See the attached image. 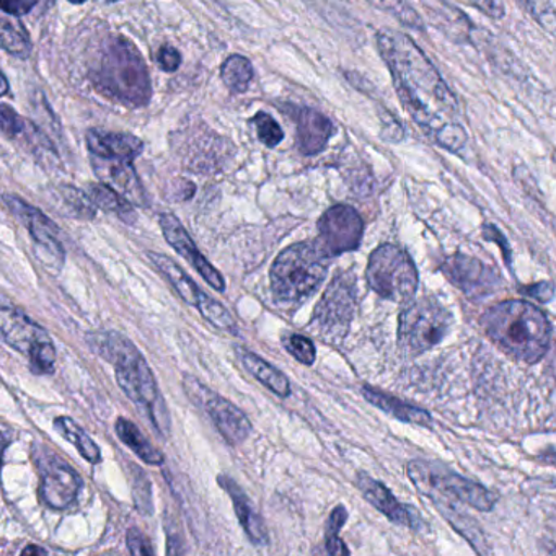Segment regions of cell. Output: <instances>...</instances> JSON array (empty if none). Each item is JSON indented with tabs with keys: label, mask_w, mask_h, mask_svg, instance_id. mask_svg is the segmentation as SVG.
<instances>
[{
	"label": "cell",
	"mask_w": 556,
	"mask_h": 556,
	"mask_svg": "<svg viewBox=\"0 0 556 556\" xmlns=\"http://www.w3.org/2000/svg\"><path fill=\"white\" fill-rule=\"evenodd\" d=\"M327 256L314 243L288 247L273 263L271 289L282 304H298L311 298L327 278Z\"/></svg>",
	"instance_id": "5b68a950"
},
{
	"label": "cell",
	"mask_w": 556,
	"mask_h": 556,
	"mask_svg": "<svg viewBox=\"0 0 556 556\" xmlns=\"http://www.w3.org/2000/svg\"><path fill=\"white\" fill-rule=\"evenodd\" d=\"M90 77L97 92L119 105L139 109L151 100L152 84L146 61L126 38L112 37L105 41Z\"/></svg>",
	"instance_id": "277c9868"
},
{
	"label": "cell",
	"mask_w": 556,
	"mask_h": 556,
	"mask_svg": "<svg viewBox=\"0 0 556 556\" xmlns=\"http://www.w3.org/2000/svg\"><path fill=\"white\" fill-rule=\"evenodd\" d=\"M292 118L298 125L299 151L304 155L320 154L333 136V123L324 113L305 106L295 109Z\"/></svg>",
	"instance_id": "44dd1931"
},
{
	"label": "cell",
	"mask_w": 556,
	"mask_h": 556,
	"mask_svg": "<svg viewBox=\"0 0 556 556\" xmlns=\"http://www.w3.org/2000/svg\"><path fill=\"white\" fill-rule=\"evenodd\" d=\"M421 4L429 22H432L445 37L457 43H473L475 47L486 43L477 38L478 27H473L467 15L455 5L448 4L447 0H421Z\"/></svg>",
	"instance_id": "d6986e66"
},
{
	"label": "cell",
	"mask_w": 556,
	"mask_h": 556,
	"mask_svg": "<svg viewBox=\"0 0 556 556\" xmlns=\"http://www.w3.org/2000/svg\"><path fill=\"white\" fill-rule=\"evenodd\" d=\"M0 45L2 50L8 51L12 56L28 60L31 54V40L27 28L24 27L17 17L12 15H2L0 21Z\"/></svg>",
	"instance_id": "4316f807"
},
{
	"label": "cell",
	"mask_w": 556,
	"mask_h": 556,
	"mask_svg": "<svg viewBox=\"0 0 556 556\" xmlns=\"http://www.w3.org/2000/svg\"><path fill=\"white\" fill-rule=\"evenodd\" d=\"M157 61L162 71H165V73H175V71H178V67L181 66V61L184 60H181L180 51L175 50L174 47H164L159 51Z\"/></svg>",
	"instance_id": "ab89813d"
},
{
	"label": "cell",
	"mask_w": 556,
	"mask_h": 556,
	"mask_svg": "<svg viewBox=\"0 0 556 556\" xmlns=\"http://www.w3.org/2000/svg\"><path fill=\"white\" fill-rule=\"evenodd\" d=\"M116 434H118L119 439H122L129 448H132L135 454L138 455L142 462H146V464H164V455H162V452L146 439V435L139 431L135 422L126 418H119L118 421H116Z\"/></svg>",
	"instance_id": "83f0119b"
},
{
	"label": "cell",
	"mask_w": 556,
	"mask_h": 556,
	"mask_svg": "<svg viewBox=\"0 0 556 556\" xmlns=\"http://www.w3.org/2000/svg\"><path fill=\"white\" fill-rule=\"evenodd\" d=\"M366 279L380 298L409 302L418 291V271L412 256L400 247L386 243L374 250L367 263Z\"/></svg>",
	"instance_id": "8992f818"
},
{
	"label": "cell",
	"mask_w": 556,
	"mask_h": 556,
	"mask_svg": "<svg viewBox=\"0 0 556 556\" xmlns=\"http://www.w3.org/2000/svg\"><path fill=\"white\" fill-rule=\"evenodd\" d=\"M184 387L194 405L206 409L216 428L229 444H242L252 431V422L239 406L207 389L193 376L184 377Z\"/></svg>",
	"instance_id": "7c38bea8"
},
{
	"label": "cell",
	"mask_w": 556,
	"mask_h": 556,
	"mask_svg": "<svg viewBox=\"0 0 556 556\" xmlns=\"http://www.w3.org/2000/svg\"><path fill=\"white\" fill-rule=\"evenodd\" d=\"M377 48L413 122L439 148L460 154L467 148L468 136L457 122V99L425 51L408 35L395 30H380Z\"/></svg>",
	"instance_id": "6da1fadb"
},
{
	"label": "cell",
	"mask_w": 556,
	"mask_h": 556,
	"mask_svg": "<svg viewBox=\"0 0 556 556\" xmlns=\"http://www.w3.org/2000/svg\"><path fill=\"white\" fill-rule=\"evenodd\" d=\"M0 333L9 346L28 356L31 372L38 376L54 372L56 348L50 334L27 317L24 311L9 304L8 299H4V304L0 308Z\"/></svg>",
	"instance_id": "52a82bcc"
},
{
	"label": "cell",
	"mask_w": 556,
	"mask_h": 556,
	"mask_svg": "<svg viewBox=\"0 0 556 556\" xmlns=\"http://www.w3.org/2000/svg\"><path fill=\"white\" fill-rule=\"evenodd\" d=\"M93 167H96L97 175L102 178L103 184L115 188L132 203L144 206V188H142L131 162L105 161V159L96 157L93 159Z\"/></svg>",
	"instance_id": "7402d4cb"
},
{
	"label": "cell",
	"mask_w": 556,
	"mask_h": 556,
	"mask_svg": "<svg viewBox=\"0 0 556 556\" xmlns=\"http://www.w3.org/2000/svg\"><path fill=\"white\" fill-rule=\"evenodd\" d=\"M87 343L93 353L115 366L116 380L136 408L148 416L162 435H168L172 421L167 405L148 361L136 344L118 331H93L87 334Z\"/></svg>",
	"instance_id": "7a4b0ae2"
},
{
	"label": "cell",
	"mask_w": 556,
	"mask_h": 556,
	"mask_svg": "<svg viewBox=\"0 0 556 556\" xmlns=\"http://www.w3.org/2000/svg\"><path fill=\"white\" fill-rule=\"evenodd\" d=\"M253 125H255L256 132H258V139L266 146V148L273 149L276 146L281 144L285 139V132H282L279 123L273 118L268 113L260 112L256 113L253 118Z\"/></svg>",
	"instance_id": "e575fe53"
},
{
	"label": "cell",
	"mask_w": 556,
	"mask_h": 556,
	"mask_svg": "<svg viewBox=\"0 0 556 556\" xmlns=\"http://www.w3.org/2000/svg\"><path fill=\"white\" fill-rule=\"evenodd\" d=\"M356 307V278L353 273H341L328 286L315 308L312 321L324 337L340 340L346 337Z\"/></svg>",
	"instance_id": "30bf717a"
},
{
	"label": "cell",
	"mask_w": 556,
	"mask_h": 556,
	"mask_svg": "<svg viewBox=\"0 0 556 556\" xmlns=\"http://www.w3.org/2000/svg\"><path fill=\"white\" fill-rule=\"evenodd\" d=\"M22 555L24 556H30V555H47V549L40 548V546H27V548L22 552Z\"/></svg>",
	"instance_id": "f6af8a7d"
},
{
	"label": "cell",
	"mask_w": 556,
	"mask_h": 556,
	"mask_svg": "<svg viewBox=\"0 0 556 556\" xmlns=\"http://www.w3.org/2000/svg\"><path fill=\"white\" fill-rule=\"evenodd\" d=\"M87 146L93 157L105 161L132 162L144 151V142L136 136L103 129H90L87 132Z\"/></svg>",
	"instance_id": "ffe728a7"
},
{
	"label": "cell",
	"mask_w": 556,
	"mask_h": 556,
	"mask_svg": "<svg viewBox=\"0 0 556 556\" xmlns=\"http://www.w3.org/2000/svg\"><path fill=\"white\" fill-rule=\"evenodd\" d=\"M89 197L97 207L105 211V213L115 214L123 223L135 224L138 219V214H136L135 207L131 206L128 198L123 197L119 191H116L110 185H89Z\"/></svg>",
	"instance_id": "484cf974"
},
{
	"label": "cell",
	"mask_w": 556,
	"mask_h": 556,
	"mask_svg": "<svg viewBox=\"0 0 556 556\" xmlns=\"http://www.w3.org/2000/svg\"><path fill=\"white\" fill-rule=\"evenodd\" d=\"M304 2L328 21H331V17H340L341 0H304Z\"/></svg>",
	"instance_id": "60d3db41"
},
{
	"label": "cell",
	"mask_w": 556,
	"mask_h": 556,
	"mask_svg": "<svg viewBox=\"0 0 556 556\" xmlns=\"http://www.w3.org/2000/svg\"><path fill=\"white\" fill-rule=\"evenodd\" d=\"M367 2L379 11L392 15L403 27L415 31L425 30V22L412 5L406 4L405 0H367Z\"/></svg>",
	"instance_id": "4dcf8cb0"
},
{
	"label": "cell",
	"mask_w": 556,
	"mask_h": 556,
	"mask_svg": "<svg viewBox=\"0 0 556 556\" xmlns=\"http://www.w3.org/2000/svg\"><path fill=\"white\" fill-rule=\"evenodd\" d=\"M452 327V315L434 298H422L402 312L399 344L409 356H419L438 346Z\"/></svg>",
	"instance_id": "ba28073f"
},
{
	"label": "cell",
	"mask_w": 556,
	"mask_h": 556,
	"mask_svg": "<svg viewBox=\"0 0 556 556\" xmlns=\"http://www.w3.org/2000/svg\"><path fill=\"white\" fill-rule=\"evenodd\" d=\"M555 361H556V356H555Z\"/></svg>",
	"instance_id": "681fc988"
},
{
	"label": "cell",
	"mask_w": 556,
	"mask_h": 556,
	"mask_svg": "<svg viewBox=\"0 0 556 556\" xmlns=\"http://www.w3.org/2000/svg\"><path fill=\"white\" fill-rule=\"evenodd\" d=\"M408 477L415 486L428 496L451 497L483 513L493 509L496 504V496L490 490L441 465L422 460L409 462Z\"/></svg>",
	"instance_id": "9c48e42d"
},
{
	"label": "cell",
	"mask_w": 556,
	"mask_h": 556,
	"mask_svg": "<svg viewBox=\"0 0 556 556\" xmlns=\"http://www.w3.org/2000/svg\"><path fill=\"white\" fill-rule=\"evenodd\" d=\"M105 2H109V4H113V2H118V0H105Z\"/></svg>",
	"instance_id": "c3c4849f"
},
{
	"label": "cell",
	"mask_w": 556,
	"mask_h": 556,
	"mask_svg": "<svg viewBox=\"0 0 556 556\" xmlns=\"http://www.w3.org/2000/svg\"><path fill=\"white\" fill-rule=\"evenodd\" d=\"M0 123H2V132L12 139L24 135L25 129H27V123L24 122V118L9 105L0 106Z\"/></svg>",
	"instance_id": "8d00e7d4"
},
{
	"label": "cell",
	"mask_w": 556,
	"mask_h": 556,
	"mask_svg": "<svg viewBox=\"0 0 556 556\" xmlns=\"http://www.w3.org/2000/svg\"><path fill=\"white\" fill-rule=\"evenodd\" d=\"M4 203L8 204L12 214H15L27 227L35 247L38 249V258L50 268H63L66 252L61 243L60 227L47 214L14 194H4Z\"/></svg>",
	"instance_id": "5bb4252c"
},
{
	"label": "cell",
	"mask_w": 556,
	"mask_h": 556,
	"mask_svg": "<svg viewBox=\"0 0 556 556\" xmlns=\"http://www.w3.org/2000/svg\"><path fill=\"white\" fill-rule=\"evenodd\" d=\"M126 542H128L129 552L135 553V555H154L151 543L139 529L129 530Z\"/></svg>",
	"instance_id": "f35d334b"
},
{
	"label": "cell",
	"mask_w": 556,
	"mask_h": 556,
	"mask_svg": "<svg viewBox=\"0 0 556 556\" xmlns=\"http://www.w3.org/2000/svg\"><path fill=\"white\" fill-rule=\"evenodd\" d=\"M148 255L151 262L154 263L155 268L174 286L178 295H180L187 304L197 307L211 325L219 328V330L229 331V333L232 334L239 331L230 312L227 311L220 302H217L216 299L204 294V292L198 288L197 282H194L174 260L161 255V253L149 252Z\"/></svg>",
	"instance_id": "8fae6325"
},
{
	"label": "cell",
	"mask_w": 556,
	"mask_h": 556,
	"mask_svg": "<svg viewBox=\"0 0 556 556\" xmlns=\"http://www.w3.org/2000/svg\"><path fill=\"white\" fill-rule=\"evenodd\" d=\"M41 475L40 497L53 509H66L79 496L83 478L56 455H48L38 462Z\"/></svg>",
	"instance_id": "9a60e30c"
},
{
	"label": "cell",
	"mask_w": 556,
	"mask_h": 556,
	"mask_svg": "<svg viewBox=\"0 0 556 556\" xmlns=\"http://www.w3.org/2000/svg\"><path fill=\"white\" fill-rule=\"evenodd\" d=\"M159 223H161L165 240L174 247L175 252L180 253V255L200 273L201 278H203L211 288L216 289L217 292L226 291L224 276L204 258L203 253L194 245L190 233L181 226L180 220H178L174 214L165 213L161 214Z\"/></svg>",
	"instance_id": "e0dca14e"
},
{
	"label": "cell",
	"mask_w": 556,
	"mask_h": 556,
	"mask_svg": "<svg viewBox=\"0 0 556 556\" xmlns=\"http://www.w3.org/2000/svg\"><path fill=\"white\" fill-rule=\"evenodd\" d=\"M348 520V510L343 506L334 507L327 522V552L330 555H350V549L344 545L343 540L338 536Z\"/></svg>",
	"instance_id": "d6a6232c"
},
{
	"label": "cell",
	"mask_w": 556,
	"mask_h": 556,
	"mask_svg": "<svg viewBox=\"0 0 556 556\" xmlns=\"http://www.w3.org/2000/svg\"><path fill=\"white\" fill-rule=\"evenodd\" d=\"M357 486H359L363 496L366 497L379 513H382L387 519L400 523V526L409 527V529H419V527L422 526L419 514L416 513L413 507L400 503L386 484L374 480V478L369 477L367 473H359L357 475Z\"/></svg>",
	"instance_id": "ac0fdd59"
},
{
	"label": "cell",
	"mask_w": 556,
	"mask_h": 556,
	"mask_svg": "<svg viewBox=\"0 0 556 556\" xmlns=\"http://www.w3.org/2000/svg\"><path fill=\"white\" fill-rule=\"evenodd\" d=\"M253 74L252 63L240 54L227 58L220 67L224 86L232 93H245L253 80Z\"/></svg>",
	"instance_id": "f546056e"
},
{
	"label": "cell",
	"mask_w": 556,
	"mask_h": 556,
	"mask_svg": "<svg viewBox=\"0 0 556 556\" xmlns=\"http://www.w3.org/2000/svg\"><path fill=\"white\" fill-rule=\"evenodd\" d=\"M318 239L315 245L327 258L359 249L364 223L359 213L348 204L330 207L318 219Z\"/></svg>",
	"instance_id": "4fadbf2b"
},
{
	"label": "cell",
	"mask_w": 556,
	"mask_h": 556,
	"mask_svg": "<svg viewBox=\"0 0 556 556\" xmlns=\"http://www.w3.org/2000/svg\"><path fill=\"white\" fill-rule=\"evenodd\" d=\"M71 4H86L87 0H70Z\"/></svg>",
	"instance_id": "7dc6e473"
},
{
	"label": "cell",
	"mask_w": 556,
	"mask_h": 556,
	"mask_svg": "<svg viewBox=\"0 0 556 556\" xmlns=\"http://www.w3.org/2000/svg\"><path fill=\"white\" fill-rule=\"evenodd\" d=\"M484 237H486L488 240H496L497 245L501 247V250L504 249V255H506L507 263H509V247H507L506 239H504V236H501L500 230L496 229V227L493 226H486L483 230Z\"/></svg>",
	"instance_id": "ee69618b"
},
{
	"label": "cell",
	"mask_w": 556,
	"mask_h": 556,
	"mask_svg": "<svg viewBox=\"0 0 556 556\" xmlns=\"http://www.w3.org/2000/svg\"><path fill=\"white\" fill-rule=\"evenodd\" d=\"M242 363L245 369L255 377L258 382H262L266 389L271 390L276 395L286 399L291 395V383H289L288 377L276 369L275 366L268 363V361L260 357L258 354L250 353V351H243Z\"/></svg>",
	"instance_id": "d4e9b609"
},
{
	"label": "cell",
	"mask_w": 556,
	"mask_h": 556,
	"mask_svg": "<svg viewBox=\"0 0 556 556\" xmlns=\"http://www.w3.org/2000/svg\"><path fill=\"white\" fill-rule=\"evenodd\" d=\"M527 294L530 298L536 299L539 302H549L555 295V286L552 282H540V285L530 286V288L526 289Z\"/></svg>",
	"instance_id": "7bdbcfd3"
},
{
	"label": "cell",
	"mask_w": 556,
	"mask_h": 556,
	"mask_svg": "<svg viewBox=\"0 0 556 556\" xmlns=\"http://www.w3.org/2000/svg\"><path fill=\"white\" fill-rule=\"evenodd\" d=\"M217 481H219L220 486L229 493V496L232 497L233 509H236L240 526L243 527L249 539L252 540L255 545H266V543H268V530H266L265 520L256 513L250 497L247 496L242 488H240L232 478L227 477V475H219Z\"/></svg>",
	"instance_id": "603a6c76"
},
{
	"label": "cell",
	"mask_w": 556,
	"mask_h": 556,
	"mask_svg": "<svg viewBox=\"0 0 556 556\" xmlns=\"http://www.w3.org/2000/svg\"><path fill=\"white\" fill-rule=\"evenodd\" d=\"M54 428L79 451V454L87 462H90V464H100L102 462V452H100L99 445L92 441V438L74 419L60 416L54 421Z\"/></svg>",
	"instance_id": "f1b7e54d"
},
{
	"label": "cell",
	"mask_w": 556,
	"mask_h": 556,
	"mask_svg": "<svg viewBox=\"0 0 556 556\" xmlns=\"http://www.w3.org/2000/svg\"><path fill=\"white\" fill-rule=\"evenodd\" d=\"M364 399L372 403L377 408L386 412L387 415L393 416L399 421L408 422V425L429 426L432 422L431 415L426 409L418 408V406L409 405L396 396L389 395L382 390L374 389V387L366 386L363 389Z\"/></svg>",
	"instance_id": "cb8c5ba5"
},
{
	"label": "cell",
	"mask_w": 556,
	"mask_h": 556,
	"mask_svg": "<svg viewBox=\"0 0 556 556\" xmlns=\"http://www.w3.org/2000/svg\"><path fill=\"white\" fill-rule=\"evenodd\" d=\"M37 2L38 0H0V9L12 17H24L34 11Z\"/></svg>",
	"instance_id": "74e56055"
},
{
	"label": "cell",
	"mask_w": 556,
	"mask_h": 556,
	"mask_svg": "<svg viewBox=\"0 0 556 556\" xmlns=\"http://www.w3.org/2000/svg\"><path fill=\"white\" fill-rule=\"evenodd\" d=\"M60 193L61 200L64 201L73 216L79 217V219H93L96 217V203L90 200L89 193H83V191L70 187V185L61 188Z\"/></svg>",
	"instance_id": "1f68e13d"
},
{
	"label": "cell",
	"mask_w": 556,
	"mask_h": 556,
	"mask_svg": "<svg viewBox=\"0 0 556 556\" xmlns=\"http://www.w3.org/2000/svg\"><path fill=\"white\" fill-rule=\"evenodd\" d=\"M481 327L507 356L533 364L545 356L552 340L548 318L526 301H504L481 317Z\"/></svg>",
	"instance_id": "3957f363"
},
{
	"label": "cell",
	"mask_w": 556,
	"mask_h": 556,
	"mask_svg": "<svg viewBox=\"0 0 556 556\" xmlns=\"http://www.w3.org/2000/svg\"><path fill=\"white\" fill-rule=\"evenodd\" d=\"M441 271L468 298H484L490 292L496 291L501 285L500 275L493 268L473 256L460 255V253L445 260Z\"/></svg>",
	"instance_id": "2e32d148"
},
{
	"label": "cell",
	"mask_w": 556,
	"mask_h": 556,
	"mask_svg": "<svg viewBox=\"0 0 556 556\" xmlns=\"http://www.w3.org/2000/svg\"><path fill=\"white\" fill-rule=\"evenodd\" d=\"M468 4L473 5L475 9L491 18H503L506 14V9L501 4L500 0H467Z\"/></svg>",
	"instance_id": "b9f144b4"
},
{
	"label": "cell",
	"mask_w": 556,
	"mask_h": 556,
	"mask_svg": "<svg viewBox=\"0 0 556 556\" xmlns=\"http://www.w3.org/2000/svg\"><path fill=\"white\" fill-rule=\"evenodd\" d=\"M530 17L548 31H556V11L552 0H517Z\"/></svg>",
	"instance_id": "836d02e7"
},
{
	"label": "cell",
	"mask_w": 556,
	"mask_h": 556,
	"mask_svg": "<svg viewBox=\"0 0 556 556\" xmlns=\"http://www.w3.org/2000/svg\"><path fill=\"white\" fill-rule=\"evenodd\" d=\"M9 92V80L8 77L2 76V96H8Z\"/></svg>",
	"instance_id": "bcb514c9"
},
{
	"label": "cell",
	"mask_w": 556,
	"mask_h": 556,
	"mask_svg": "<svg viewBox=\"0 0 556 556\" xmlns=\"http://www.w3.org/2000/svg\"><path fill=\"white\" fill-rule=\"evenodd\" d=\"M282 344L298 363L304 364V366H312L315 363L317 351H315L314 343L308 338L295 333L285 334Z\"/></svg>",
	"instance_id": "d590c367"
}]
</instances>
